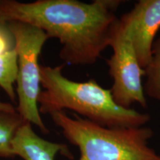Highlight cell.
Masks as SVG:
<instances>
[{"instance_id":"cell-12","label":"cell","mask_w":160,"mask_h":160,"mask_svg":"<svg viewBox=\"0 0 160 160\" xmlns=\"http://www.w3.org/2000/svg\"><path fill=\"white\" fill-rule=\"evenodd\" d=\"M17 111V109L13 107L11 104L0 100V112H14Z\"/></svg>"},{"instance_id":"cell-6","label":"cell","mask_w":160,"mask_h":160,"mask_svg":"<svg viewBox=\"0 0 160 160\" xmlns=\"http://www.w3.org/2000/svg\"><path fill=\"white\" fill-rule=\"evenodd\" d=\"M120 19L127 29L140 66L145 70L151 61L154 38L160 28V0H140Z\"/></svg>"},{"instance_id":"cell-3","label":"cell","mask_w":160,"mask_h":160,"mask_svg":"<svg viewBox=\"0 0 160 160\" xmlns=\"http://www.w3.org/2000/svg\"><path fill=\"white\" fill-rule=\"evenodd\" d=\"M70 142L80 151L79 160H160L148 145V128H106L64 111L50 113Z\"/></svg>"},{"instance_id":"cell-5","label":"cell","mask_w":160,"mask_h":160,"mask_svg":"<svg viewBox=\"0 0 160 160\" xmlns=\"http://www.w3.org/2000/svg\"><path fill=\"white\" fill-rule=\"evenodd\" d=\"M113 54L108 60L109 73L113 80L111 92L118 105L129 109L134 102L147 106L142 77L145 71L140 66L127 29L118 19L112 37Z\"/></svg>"},{"instance_id":"cell-9","label":"cell","mask_w":160,"mask_h":160,"mask_svg":"<svg viewBox=\"0 0 160 160\" xmlns=\"http://www.w3.org/2000/svg\"><path fill=\"white\" fill-rule=\"evenodd\" d=\"M145 71L147 79L144 91L152 99L160 101V37L154 41L151 61Z\"/></svg>"},{"instance_id":"cell-7","label":"cell","mask_w":160,"mask_h":160,"mask_svg":"<svg viewBox=\"0 0 160 160\" xmlns=\"http://www.w3.org/2000/svg\"><path fill=\"white\" fill-rule=\"evenodd\" d=\"M12 146L14 156L24 160H55L57 153L72 158L67 145L52 142L39 137L28 122L19 129Z\"/></svg>"},{"instance_id":"cell-1","label":"cell","mask_w":160,"mask_h":160,"mask_svg":"<svg viewBox=\"0 0 160 160\" xmlns=\"http://www.w3.org/2000/svg\"><path fill=\"white\" fill-rule=\"evenodd\" d=\"M119 0H0V23L19 22L41 29L62 45L59 57L71 65H91L111 45Z\"/></svg>"},{"instance_id":"cell-10","label":"cell","mask_w":160,"mask_h":160,"mask_svg":"<svg viewBox=\"0 0 160 160\" xmlns=\"http://www.w3.org/2000/svg\"><path fill=\"white\" fill-rule=\"evenodd\" d=\"M17 55L16 49L0 56V87L13 102H15L16 99L13 85L17 80Z\"/></svg>"},{"instance_id":"cell-2","label":"cell","mask_w":160,"mask_h":160,"mask_svg":"<svg viewBox=\"0 0 160 160\" xmlns=\"http://www.w3.org/2000/svg\"><path fill=\"white\" fill-rule=\"evenodd\" d=\"M62 67L40 65L44 89L38 100L40 113L70 109L106 128L142 127L150 120L147 113L118 105L111 90L103 88L96 80L77 82L64 77Z\"/></svg>"},{"instance_id":"cell-4","label":"cell","mask_w":160,"mask_h":160,"mask_svg":"<svg viewBox=\"0 0 160 160\" xmlns=\"http://www.w3.org/2000/svg\"><path fill=\"white\" fill-rule=\"evenodd\" d=\"M8 28L15 39L17 55V111L24 120L34 124L42 133L48 130L41 118L38 100L41 90L39 57L43 45L49 39L43 31L29 24L12 22Z\"/></svg>"},{"instance_id":"cell-8","label":"cell","mask_w":160,"mask_h":160,"mask_svg":"<svg viewBox=\"0 0 160 160\" xmlns=\"http://www.w3.org/2000/svg\"><path fill=\"white\" fill-rule=\"evenodd\" d=\"M25 122L17 111L0 112V157H15L12 142L19 129Z\"/></svg>"},{"instance_id":"cell-11","label":"cell","mask_w":160,"mask_h":160,"mask_svg":"<svg viewBox=\"0 0 160 160\" xmlns=\"http://www.w3.org/2000/svg\"><path fill=\"white\" fill-rule=\"evenodd\" d=\"M15 50V39L7 24L0 23V56Z\"/></svg>"}]
</instances>
